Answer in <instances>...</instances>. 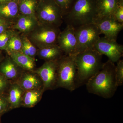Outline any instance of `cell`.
<instances>
[{
  "mask_svg": "<svg viewBox=\"0 0 123 123\" xmlns=\"http://www.w3.org/2000/svg\"><path fill=\"white\" fill-rule=\"evenodd\" d=\"M38 55L41 59L46 61L57 60L64 55L58 44H55L39 49Z\"/></svg>",
  "mask_w": 123,
  "mask_h": 123,
  "instance_id": "cell-18",
  "label": "cell"
},
{
  "mask_svg": "<svg viewBox=\"0 0 123 123\" xmlns=\"http://www.w3.org/2000/svg\"><path fill=\"white\" fill-rule=\"evenodd\" d=\"M94 24L105 37L117 40L119 33L123 29V23L117 21L112 17L96 20Z\"/></svg>",
  "mask_w": 123,
  "mask_h": 123,
  "instance_id": "cell-11",
  "label": "cell"
},
{
  "mask_svg": "<svg viewBox=\"0 0 123 123\" xmlns=\"http://www.w3.org/2000/svg\"><path fill=\"white\" fill-rule=\"evenodd\" d=\"M44 91L43 88L25 91L22 105L26 107H33L39 102Z\"/></svg>",
  "mask_w": 123,
  "mask_h": 123,
  "instance_id": "cell-20",
  "label": "cell"
},
{
  "mask_svg": "<svg viewBox=\"0 0 123 123\" xmlns=\"http://www.w3.org/2000/svg\"><path fill=\"white\" fill-rule=\"evenodd\" d=\"M15 33L13 31L9 29L0 34V50L7 51L9 40Z\"/></svg>",
  "mask_w": 123,
  "mask_h": 123,
  "instance_id": "cell-23",
  "label": "cell"
},
{
  "mask_svg": "<svg viewBox=\"0 0 123 123\" xmlns=\"http://www.w3.org/2000/svg\"><path fill=\"white\" fill-rule=\"evenodd\" d=\"M102 55L94 49H88L75 55L76 89L86 85L101 70L104 64L102 62Z\"/></svg>",
  "mask_w": 123,
  "mask_h": 123,
  "instance_id": "cell-2",
  "label": "cell"
},
{
  "mask_svg": "<svg viewBox=\"0 0 123 123\" xmlns=\"http://www.w3.org/2000/svg\"><path fill=\"white\" fill-rule=\"evenodd\" d=\"M22 39L23 45L25 46L27 49L29 56L31 57H34L37 52L36 48L25 36L22 38Z\"/></svg>",
  "mask_w": 123,
  "mask_h": 123,
  "instance_id": "cell-25",
  "label": "cell"
},
{
  "mask_svg": "<svg viewBox=\"0 0 123 123\" xmlns=\"http://www.w3.org/2000/svg\"><path fill=\"white\" fill-rule=\"evenodd\" d=\"M115 68V63L110 60L104 63L101 70L86 84L89 93L105 98L113 97L118 88Z\"/></svg>",
  "mask_w": 123,
  "mask_h": 123,
  "instance_id": "cell-1",
  "label": "cell"
},
{
  "mask_svg": "<svg viewBox=\"0 0 123 123\" xmlns=\"http://www.w3.org/2000/svg\"><path fill=\"white\" fill-rule=\"evenodd\" d=\"M16 83L24 91L43 88L40 78L35 73H24Z\"/></svg>",
  "mask_w": 123,
  "mask_h": 123,
  "instance_id": "cell-13",
  "label": "cell"
},
{
  "mask_svg": "<svg viewBox=\"0 0 123 123\" xmlns=\"http://www.w3.org/2000/svg\"><path fill=\"white\" fill-rule=\"evenodd\" d=\"M38 23L36 18L20 13L16 20L13 28L26 34L33 30Z\"/></svg>",
  "mask_w": 123,
  "mask_h": 123,
  "instance_id": "cell-15",
  "label": "cell"
},
{
  "mask_svg": "<svg viewBox=\"0 0 123 123\" xmlns=\"http://www.w3.org/2000/svg\"><path fill=\"white\" fill-rule=\"evenodd\" d=\"M8 86V80L0 73V95L6 90Z\"/></svg>",
  "mask_w": 123,
  "mask_h": 123,
  "instance_id": "cell-29",
  "label": "cell"
},
{
  "mask_svg": "<svg viewBox=\"0 0 123 123\" xmlns=\"http://www.w3.org/2000/svg\"><path fill=\"white\" fill-rule=\"evenodd\" d=\"M75 55H64L57 60L56 88L76 89L77 68Z\"/></svg>",
  "mask_w": 123,
  "mask_h": 123,
  "instance_id": "cell-4",
  "label": "cell"
},
{
  "mask_svg": "<svg viewBox=\"0 0 123 123\" xmlns=\"http://www.w3.org/2000/svg\"><path fill=\"white\" fill-rule=\"evenodd\" d=\"M112 17L117 21L123 23V0H119Z\"/></svg>",
  "mask_w": 123,
  "mask_h": 123,
  "instance_id": "cell-26",
  "label": "cell"
},
{
  "mask_svg": "<svg viewBox=\"0 0 123 123\" xmlns=\"http://www.w3.org/2000/svg\"><path fill=\"white\" fill-rule=\"evenodd\" d=\"M97 0H74L68 12L64 15L67 25L76 29L93 23L96 18Z\"/></svg>",
  "mask_w": 123,
  "mask_h": 123,
  "instance_id": "cell-3",
  "label": "cell"
},
{
  "mask_svg": "<svg viewBox=\"0 0 123 123\" xmlns=\"http://www.w3.org/2000/svg\"><path fill=\"white\" fill-rule=\"evenodd\" d=\"M10 109L7 98L0 95V115L7 112Z\"/></svg>",
  "mask_w": 123,
  "mask_h": 123,
  "instance_id": "cell-28",
  "label": "cell"
},
{
  "mask_svg": "<svg viewBox=\"0 0 123 123\" xmlns=\"http://www.w3.org/2000/svg\"><path fill=\"white\" fill-rule=\"evenodd\" d=\"M94 49L102 55L106 56L114 63L117 62L123 56V46L116 40L100 37L95 45Z\"/></svg>",
  "mask_w": 123,
  "mask_h": 123,
  "instance_id": "cell-8",
  "label": "cell"
},
{
  "mask_svg": "<svg viewBox=\"0 0 123 123\" xmlns=\"http://www.w3.org/2000/svg\"><path fill=\"white\" fill-rule=\"evenodd\" d=\"M58 60L46 61L35 71L42 82L44 91L56 88Z\"/></svg>",
  "mask_w": 123,
  "mask_h": 123,
  "instance_id": "cell-9",
  "label": "cell"
},
{
  "mask_svg": "<svg viewBox=\"0 0 123 123\" xmlns=\"http://www.w3.org/2000/svg\"><path fill=\"white\" fill-rule=\"evenodd\" d=\"M77 40L76 54L88 49H94L101 34L94 23L86 24L75 29Z\"/></svg>",
  "mask_w": 123,
  "mask_h": 123,
  "instance_id": "cell-7",
  "label": "cell"
},
{
  "mask_svg": "<svg viewBox=\"0 0 123 123\" xmlns=\"http://www.w3.org/2000/svg\"><path fill=\"white\" fill-rule=\"evenodd\" d=\"M19 0L0 4V18L10 23L16 20L19 15L18 2Z\"/></svg>",
  "mask_w": 123,
  "mask_h": 123,
  "instance_id": "cell-14",
  "label": "cell"
},
{
  "mask_svg": "<svg viewBox=\"0 0 123 123\" xmlns=\"http://www.w3.org/2000/svg\"><path fill=\"white\" fill-rule=\"evenodd\" d=\"M8 53L18 66L29 71H31L34 68L35 61L34 57L24 55L21 51Z\"/></svg>",
  "mask_w": 123,
  "mask_h": 123,
  "instance_id": "cell-17",
  "label": "cell"
},
{
  "mask_svg": "<svg viewBox=\"0 0 123 123\" xmlns=\"http://www.w3.org/2000/svg\"><path fill=\"white\" fill-rule=\"evenodd\" d=\"M39 22L59 27L63 21V14L55 0H39L35 12Z\"/></svg>",
  "mask_w": 123,
  "mask_h": 123,
  "instance_id": "cell-6",
  "label": "cell"
},
{
  "mask_svg": "<svg viewBox=\"0 0 123 123\" xmlns=\"http://www.w3.org/2000/svg\"><path fill=\"white\" fill-rule=\"evenodd\" d=\"M2 56H1V53H0V62L1 61V60H2Z\"/></svg>",
  "mask_w": 123,
  "mask_h": 123,
  "instance_id": "cell-33",
  "label": "cell"
},
{
  "mask_svg": "<svg viewBox=\"0 0 123 123\" xmlns=\"http://www.w3.org/2000/svg\"><path fill=\"white\" fill-rule=\"evenodd\" d=\"M57 44L65 55H76L77 40L75 29L67 25L63 31H61Z\"/></svg>",
  "mask_w": 123,
  "mask_h": 123,
  "instance_id": "cell-10",
  "label": "cell"
},
{
  "mask_svg": "<svg viewBox=\"0 0 123 123\" xmlns=\"http://www.w3.org/2000/svg\"><path fill=\"white\" fill-rule=\"evenodd\" d=\"M38 0H19V13L23 15L36 18L35 12Z\"/></svg>",
  "mask_w": 123,
  "mask_h": 123,
  "instance_id": "cell-21",
  "label": "cell"
},
{
  "mask_svg": "<svg viewBox=\"0 0 123 123\" xmlns=\"http://www.w3.org/2000/svg\"><path fill=\"white\" fill-rule=\"evenodd\" d=\"M22 47V38L15 33L9 40L6 51L8 53L21 51Z\"/></svg>",
  "mask_w": 123,
  "mask_h": 123,
  "instance_id": "cell-22",
  "label": "cell"
},
{
  "mask_svg": "<svg viewBox=\"0 0 123 123\" xmlns=\"http://www.w3.org/2000/svg\"><path fill=\"white\" fill-rule=\"evenodd\" d=\"M13 0H0V3H4V2H9V1Z\"/></svg>",
  "mask_w": 123,
  "mask_h": 123,
  "instance_id": "cell-32",
  "label": "cell"
},
{
  "mask_svg": "<svg viewBox=\"0 0 123 123\" xmlns=\"http://www.w3.org/2000/svg\"><path fill=\"white\" fill-rule=\"evenodd\" d=\"M0 116H1L0 115V123H1V120H0Z\"/></svg>",
  "mask_w": 123,
  "mask_h": 123,
  "instance_id": "cell-34",
  "label": "cell"
},
{
  "mask_svg": "<svg viewBox=\"0 0 123 123\" xmlns=\"http://www.w3.org/2000/svg\"><path fill=\"white\" fill-rule=\"evenodd\" d=\"M116 65L115 79L117 87L123 85V60H119Z\"/></svg>",
  "mask_w": 123,
  "mask_h": 123,
  "instance_id": "cell-24",
  "label": "cell"
},
{
  "mask_svg": "<svg viewBox=\"0 0 123 123\" xmlns=\"http://www.w3.org/2000/svg\"><path fill=\"white\" fill-rule=\"evenodd\" d=\"M56 4L61 9L64 15L70 9L74 0H55Z\"/></svg>",
  "mask_w": 123,
  "mask_h": 123,
  "instance_id": "cell-27",
  "label": "cell"
},
{
  "mask_svg": "<svg viewBox=\"0 0 123 123\" xmlns=\"http://www.w3.org/2000/svg\"><path fill=\"white\" fill-rule=\"evenodd\" d=\"M60 32L58 27L39 22L34 30L26 34L25 36L34 46L39 49L57 44Z\"/></svg>",
  "mask_w": 123,
  "mask_h": 123,
  "instance_id": "cell-5",
  "label": "cell"
},
{
  "mask_svg": "<svg viewBox=\"0 0 123 123\" xmlns=\"http://www.w3.org/2000/svg\"><path fill=\"white\" fill-rule=\"evenodd\" d=\"M9 24V23L7 22L6 20L2 19L1 18H0V24Z\"/></svg>",
  "mask_w": 123,
  "mask_h": 123,
  "instance_id": "cell-31",
  "label": "cell"
},
{
  "mask_svg": "<svg viewBox=\"0 0 123 123\" xmlns=\"http://www.w3.org/2000/svg\"><path fill=\"white\" fill-rule=\"evenodd\" d=\"M24 92L25 91L17 83L11 84L6 98L10 109L17 108L22 105Z\"/></svg>",
  "mask_w": 123,
  "mask_h": 123,
  "instance_id": "cell-16",
  "label": "cell"
},
{
  "mask_svg": "<svg viewBox=\"0 0 123 123\" xmlns=\"http://www.w3.org/2000/svg\"><path fill=\"white\" fill-rule=\"evenodd\" d=\"M17 66L10 57H8L0 65V73L8 80L15 79L19 75Z\"/></svg>",
  "mask_w": 123,
  "mask_h": 123,
  "instance_id": "cell-19",
  "label": "cell"
},
{
  "mask_svg": "<svg viewBox=\"0 0 123 123\" xmlns=\"http://www.w3.org/2000/svg\"><path fill=\"white\" fill-rule=\"evenodd\" d=\"M119 0H97L96 18L95 21L96 20L112 17Z\"/></svg>",
  "mask_w": 123,
  "mask_h": 123,
  "instance_id": "cell-12",
  "label": "cell"
},
{
  "mask_svg": "<svg viewBox=\"0 0 123 123\" xmlns=\"http://www.w3.org/2000/svg\"><path fill=\"white\" fill-rule=\"evenodd\" d=\"M9 24H0V34L9 29Z\"/></svg>",
  "mask_w": 123,
  "mask_h": 123,
  "instance_id": "cell-30",
  "label": "cell"
}]
</instances>
